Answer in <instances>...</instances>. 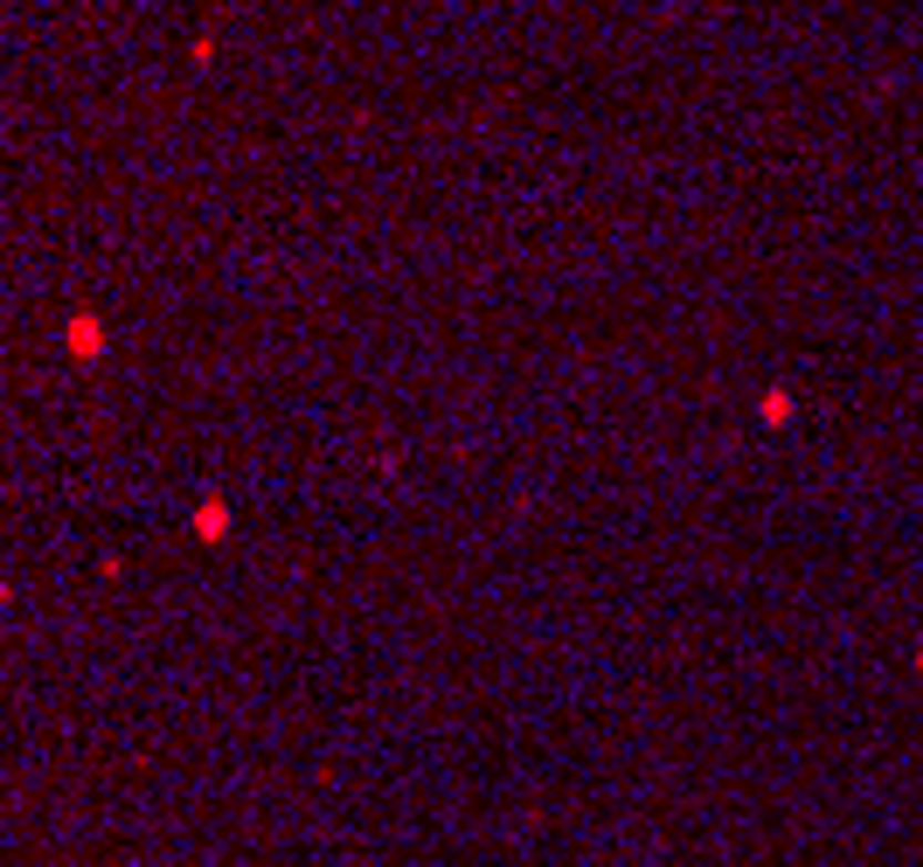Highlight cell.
Wrapping results in <instances>:
<instances>
[{
  "label": "cell",
  "instance_id": "obj_1",
  "mask_svg": "<svg viewBox=\"0 0 923 867\" xmlns=\"http://www.w3.org/2000/svg\"><path fill=\"white\" fill-rule=\"evenodd\" d=\"M63 348H70L76 361H91V354H104V327L91 320V312H76V320H70V333H63Z\"/></svg>",
  "mask_w": 923,
  "mask_h": 867
}]
</instances>
